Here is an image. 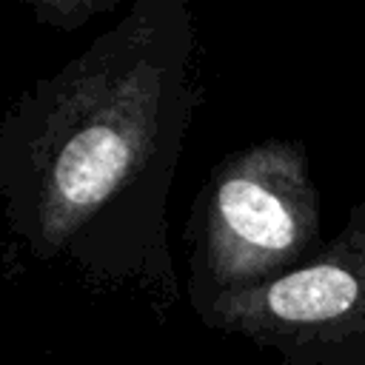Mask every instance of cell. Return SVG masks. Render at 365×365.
<instances>
[{
  "label": "cell",
  "instance_id": "6da1fadb",
  "mask_svg": "<svg viewBox=\"0 0 365 365\" xmlns=\"http://www.w3.org/2000/svg\"><path fill=\"white\" fill-rule=\"evenodd\" d=\"M205 100L185 0H137L0 120V208L23 251L168 319V194Z\"/></svg>",
  "mask_w": 365,
  "mask_h": 365
},
{
  "label": "cell",
  "instance_id": "7a4b0ae2",
  "mask_svg": "<svg viewBox=\"0 0 365 365\" xmlns=\"http://www.w3.org/2000/svg\"><path fill=\"white\" fill-rule=\"evenodd\" d=\"M185 297L200 308L299 268L322 240L319 191L297 137H262L225 154L194 194Z\"/></svg>",
  "mask_w": 365,
  "mask_h": 365
},
{
  "label": "cell",
  "instance_id": "3957f363",
  "mask_svg": "<svg viewBox=\"0 0 365 365\" xmlns=\"http://www.w3.org/2000/svg\"><path fill=\"white\" fill-rule=\"evenodd\" d=\"M194 314L277 354L282 365H365V200L299 268Z\"/></svg>",
  "mask_w": 365,
  "mask_h": 365
},
{
  "label": "cell",
  "instance_id": "277c9868",
  "mask_svg": "<svg viewBox=\"0 0 365 365\" xmlns=\"http://www.w3.org/2000/svg\"><path fill=\"white\" fill-rule=\"evenodd\" d=\"M120 6V0H29L26 9L34 14L40 26L57 31H77L88 26L94 17L108 14Z\"/></svg>",
  "mask_w": 365,
  "mask_h": 365
}]
</instances>
